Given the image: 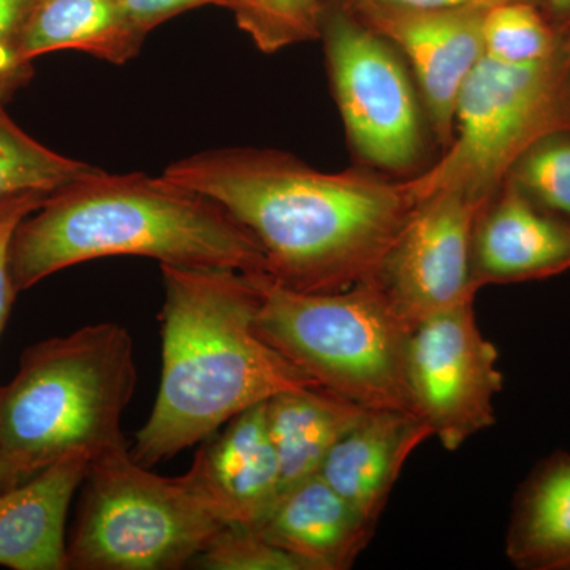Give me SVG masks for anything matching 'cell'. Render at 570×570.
<instances>
[{
  "mask_svg": "<svg viewBox=\"0 0 570 570\" xmlns=\"http://www.w3.org/2000/svg\"><path fill=\"white\" fill-rule=\"evenodd\" d=\"M163 175L227 209L264 249L266 275L306 294L376 276L415 208L404 183L326 174L275 149H212Z\"/></svg>",
  "mask_w": 570,
  "mask_h": 570,
  "instance_id": "1",
  "label": "cell"
},
{
  "mask_svg": "<svg viewBox=\"0 0 570 570\" xmlns=\"http://www.w3.org/2000/svg\"><path fill=\"white\" fill-rule=\"evenodd\" d=\"M160 268L163 373L130 450L146 468L174 459L277 393L317 385L255 332L257 291L249 273Z\"/></svg>",
  "mask_w": 570,
  "mask_h": 570,
  "instance_id": "2",
  "label": "cell"
},
{
  "mask_svg": "<svg viewBox=\"0 0 570 570\" xmlns=\"http://www.w3.org/2000/svg\"><path fill=\"white\" fill-rule=\"evenodd\" d=\"M137 255L160 265L266 273L264 249L212 198L145 174L104 170L45 198L14 232L10 269L18 292L96 258Z\"/></svg>",
  "mask_w": 570,
  "mask_h": 570,
  "instance_id": "3",
  "label": "cell"
},
{
  "mask_svg": "<svg viewBox=\"0 0 570 570\" xmlns=\"http://www.w3.org/2000/svg\"><path fill=\"white\" fill-rule=\"evenodd\" d=\"M134 341L104 322L29 347L0 387V455L33 475L71 452L127 448L121 420L137 389Z\"/></svg>",
  "mask_w": 570,
  "mask_h": 570,
  "instance_id": "4",
  "label": "cell"
},
{
  "mask_svg": "<svg viewBox=\"0 0 570 570\" xmlns=\"http://www.w3.org/2000/svg\"><path fill=\"white\" fill-rule=\"evenodd\" d=\"M254 328L318 387L366 409L412 412L407 351L414 325L376 277L346 291L306 294L250 273Z\"/></svg>",
  "mask_w": 570,
  "mask_h": 570,
  "instance_id": "5",
  "label": "cell"
},
{
  "mask_svg": "<svg viewBox=\"0 0 570 570\" xmlns=\"http://www.w3.org/2000/svg\"><path fill=\"white\" fill-rule=\"evenodd\" d=\"M81 487L67 569H183L227 524L197 469L163 478L127 448L92 459Z\"/></svg>",
  "mask_w": 570,
  "mask_h": 570,
  "instance_id": "6",
  "label": "cell"
},
{
  "mask_svg": "<svg viewBox=\"0 0 570 570\" xmlns=\"http://www.w3.org/2000/svg\"><path fill=\"white\" fill-rule=\"evenodd\" d=\"M570 134L568 47L531 66L483 56L461 89L444 156L404 183L414 205L450 193L489 205L538 142Z\"/></svg>",
  "mask_w": 570,
  "mask_h": 570,
  "instance_id": "7",
  "label": "cell"
},
{
  "mask_svg": "<svg viewBox=\"0 0 570 570\" xmlns=\"http://www.w3.org/2000/svg\"><path fill=\"white\" fill-rule=\"evenodd\" d=\"M321 40L352 148L374 167H412L422 154V118L393 45L340 0L326 7Z\"/></svg>",
  "mask_w": 570,
  "mask_h": 570,
  "instance_id": "8",
  "label": "cell"
},
{
  "mask_svg": "<svg viewBox=\"0 0 570 570\" xmlns=\"http://www.w3.org/2000/svg\"><path fill=\"white\" fill-rule=\"evenodd\" d=\"M498 348L480 332L474 299L423 318L412 330L407 387L412 412L455 452L493 426L502 390Z\"/></svg>",
  "mask_w": 570,
  "mask_h": 570,
  "instance_id": "9",
  "label": "cell"
},
{
  "mask_svg": "<svg viewBox=\"0 0 570 570\" xmlns=\"http://www.w3.org/2000/svg\"><path fill=\"white\" fill-rule=\"evenodd\" d=\"M485 206L450 193L415 205L374 276L412 325L478 295L472 243Z\"/></svg>",
  "mask_w": 570,
  "mask_h": 570,
  "instance_id": "10",
  "label": "cell"
},
{
  "mask_svg": "<svg viewBox=\"0 0 570 570\" xmlns=\"http://www.w3.org/2000/svg\"><path fill=\"white\" fill-rule=\"evenodd\" d=\"M347 9L407 56L434 134L449 146L461 89L485 56L483 21L490 9H414L384 2Z\"/></svg>",
  "mask_w": 570,
  "mask_h": 570,
  "instance_id": "11",
  "label": "cell"
},
{
  "mask_svg": "<svg viewBox=\"0 0 570 570\" xmlns=\"http://www.w3.org/2000/svg\"><path fill=\"white\" fill-rule=\"evenodd\" d=\"M570 269V223L547 213L517 186L505 181L480 213L472 243L471 283L543 279Z\"/></svg>",
  "mask_w": 570,
  "mask_h": 570,
  "instance_id": "12",
  "label": "cell"
},
{
  "mask_svg": "<svg viewBox=\"0 0 570 570\" xmlns=\"http://www.w3.org/2000/svg\"><path fill=\"white\" fill-rule=\"evenodd\" d=\"M253 527L311 570L352 568L376 530L318 472L285 487Z\"/></svg>",
  "mask_w": 570,
  "mask_h": 570,
  "instance_id": "13",
  "label": "cell"
},
{
  "mask_svg": "<svg viewBox=\"0 0 570 570\" xmlns=\"http://www.w3.org/2000/svg\"><path fill=\"white\" fill-rule=\"evenodd\" d=\"M430 438L433 431L414 412L370 409L330 450L318 474L377 524L409 456Z\"/></svg>",
  "mask_w": 570,
  "mask_h": 570,
  "instance_id": "14",
  "label": "cell"
},
{
  "mask_svg": "<svg viewBox=\"0 0 570 570\" xmlns=\"http://www.w3.org/2000/svg\"><path fill=\"white\" fill-rule=\"evenodd\" d=\"M91 460L89 453L71 452L0 493V566L67 569V513Z\"/></svg>",
  "mask_w": 570,
  "mask_h": 570,
  "instance_id": "15",
  "label": "cell"
},
{
  "mask_svg": "<svg viewBox=\"0 0 570 570\" xmlns=\"http://www.w3.org/2000/svg\"><path fill=\"white\" fill-rule=\"evenodd\" d=\"M193 466L227 523H257L283 491L265 403L232 419L219 438L197 450Z\"/></svg>",
  "mask_w": 570,
  "mask_h": 570,
  "instance_id": "16",
  "label": "cell"
},
{
  "mask_svg": "<svg viewBox=\"0 0 570 570\" xmlns=\"http://www.w3.org/2000/svg\"><path fill=\"white\" fill-rule=\"evenodd\" d=\"M142 36L115 0H32L13 43L17 61L78 50L122 66L140 52Z\"/></svg>",
  "mask_w": 570,
  "mask_h": 570,
  "instance_id": "17",
  "label": "cell"
},
{
  "mask_svg": "<svg viewBox=\"0 0 570 570\" xmlns=\"http://www.w3.org/2000/svg\"><path fill=\"white\" fill-rule=\"evenodd\" d=\"M367 411L318 385L285 390L266 400V426L279 460L283 490L317 474L330 450Z\"/></svg>",
  "mask_w": 570,
  "mask_h": 570,
  "instance_id": "18",
  "label": "cell"
},
{
  "mask_svg": "<svg viewBox=\"0 0 570 570\" xmlns=\"http://www.w3.org/2000/svg\"><path fill=\"white\" fill-rule=\"evenodd\" d=\"M505 553L520 569L570 570V453L551 455L521 487Z\"/></svg>",
  "mask_w": 570,
  "mask_h": 570,
  "instance_id": "19",
  "label": "cell"
},
{
  "mask_svg": "<svg viewBox=\"0 0 570 570\" xmlns=\"http://www.w3.org/2000/svg\"><path fill=\"white\" fill-rule=\"evenodd\" d=\"M97 170L33 140L0 105V204L20 194L50 195Z\"/></svg>",
  "mask_w": 570,
  "mask_h": 570,
  "instance_id": "20",
  "label": "cell"
},
{
  "mask_svg": "<svg viewBox=\"0 0 570 570\" xmlns=\"http://www.w3.org/2000/svg\"><path fill=\"white\" fill-rule=\"evenodd\" d=\"M564 45L535 3H501L487 11L483 48L493 61L531 66L553 58Z\"/></svg>",
  "mask_w": 570,
  "mask_h": 570,
  "instance_id": "21",
  "label": "cell"
},
{
  "mask_svg": "<svg viewBox=\"0 0 570 570\" xmlns=\"http://www.w3.org/2000/svg\"><path fill=\"white\" fill-rule=\"evenodd\" d=\"M328 0H234L236 24L265 55L322 37Z\"/></svg>",
  "mask_w": 570,
  "mask_h": 570,
  "instance_id": "22",
  "label": "cell"
},
{
  "mask_svg": "<svg viewBox=\"0 0 570 570\" xmlns=\"http://www.w3.org/2000/svg\"><path fill=\"white\" fill-rule=\"evenodd\" d=\"M512 179L534 204L570 223V137L538 142L513 168Z\"/></svg>",
  "mask_w": 570,
  "mask_h": 570,
  "instance_id": "23",
  "label": "cell"
},
{
  "mask_svg": "<svg viewBox=\"0 0 570 570\" xmlns=\"http://www.w3.org/2000/svg\"><path fill=\"white\" fill-rule=\"evenodd\" d=\"M193 564L205 570H311L246 523L225 524Z\"/></svg>",
  "mask_w": 570,
  "mask_h": 570,
  "instance_id": "24",
  "label": "cell"
},
{
  "mask_svg": "<svg viewBox=\"0 0 570 570\" xmlns=\"http://www.w3.org/2000/svg\"><path fill=\"white\" fill-rule=\"evenodd\" d=\"M47 197L39 193L20 194L0 204V333L9 321L18 294L10 269V247L14 232L26 217L40 208Z\"/></svg>",
  "mask_w": 570,
  "mask_h": 570,
  "instance_id": "25",
  "label": "cell"
},
{
  "mask_svg": "<svg viewBox=\"0 0 570 570\" xmlns=\"http://www.w3.org/2000/svg\"><path fill=\"white\" fill-rule=\"evenodd\" d=\"M115 2L142 36H148L157 26L187 10L205 6L224 7L230 10L234 6V0H115Z\"/></svg>",
  "mask_w": 570,
  "mask_h": 570,
  "instance_id": "26",
  "label": "cell"
},
{
  "mask_svg": "<svg viewBox=\"0 0 570 570\" xmlns=\"http://www.w3.org/2000/svg\"><path fill=\"white\" fill-rule=\"evenodd\" d=\"M31 3L32 0H0V62H20L14 58L13 43Z\"/></svg>",
  "mask_w": 570,
  "mask_h": 570,
  "instance_id": "27",
  "label": "cell"
},
{
  "mask_svg": "<svg viewBox=\"0 0 570 570\" xmlns=\"http://www.w3.org/2000/svg\"><path fill=\"white\" fill-rule=\"evenodd\" d=\"M343 6L355 7L366 2L395 3V6L414 7V9H463V7H493L509 2H531L539 6V0H340Z\"/></svg>",
  "mask_w": 570,
  "mask_h": 570,
  "instance_id": "28",
  "label": "cell"
},
{
  "mask_svg": "<svg viewBox=\"0 0 570 570\" xmlns=\"http://www.w3.org/2000/svg\"><path fill=\"white\" fill-rule=\"evenodd\" d=\"M31 63L0 62V105L31 78Z\"/></svg>",
  "mask_w": 570,
  "mask_h": 570,
  "instance_id": "29",
  "label": "cell"
},
{
  "mask_svg": "<svg viewBox=\"0 0 570 570\" xmlns=\"http://www.w3.org/2000/svg\"><path fill=\"white\" fill-rule=\"evenodd\" d=\"M31 478L32 475L26 472L24 469L14 466L6 456L0 455V493L14 489V487L21 485L22 482Z\"/></svg>",
  "mask_w": 570,
  "mask_h": 570,
  "instance_id": "30",
  "label": "cell"
},
{
  "mask_svg": "<svg viewBox=\"0 0 570 570\" xmlns=\"http://www.w3.org/2000/svg\"><path fill=\"white\" fill-rule=\"evenodd\" d=\"M551 10L560 17H570V0H547Z\"/></svg>",
  "mask_w": 570,
  "mask_h": 570,
  "instance_id": "31",
  "label": "cell"
},
{
  "mask_svg": "<svg viewBox=\"0 0 570 570\" xmlns=\"http://www.w3.org/2000/svg\"><path fill=\"white\" fill-rule=\"evenodd\" d=\"M566 47H568L569 56H570V39L566 41Z\"/></svg>",
  "mask_w": 570,
  "mask_h": 570,
  "instance_id": "32",
  "label": "cell"
}]
</instances>
